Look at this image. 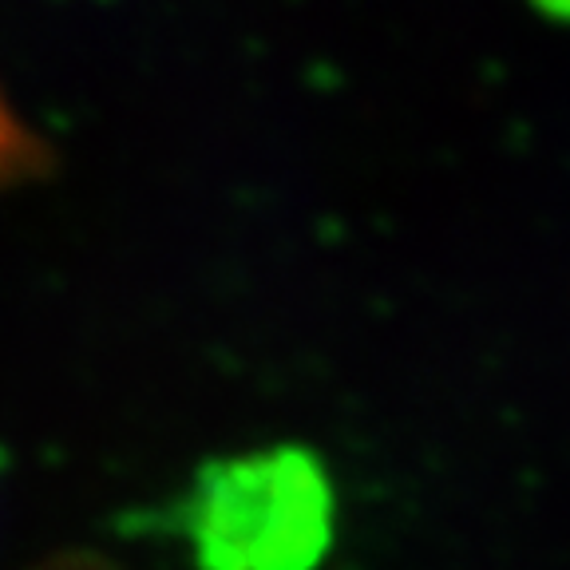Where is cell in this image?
I'll return each instance as SVG.
<instances>
[{
    "instance_id": "cell-2",
    "label": "cell",
    "mask_w": 570,
    "mask_h": 570,
    "mask_svg": "<svg viewBox=\"0 0 570 570\" xmlns=\"http://www.w3.org/2000/svg\"><path fill=\"white\" fill-rule=\"evenodd\" d=\"M40 163V147H36L32 131L17 119L9 99L0 96V183H9L17 175H28Z\"/></svg>"
},
{
    "instance_id": "cell-1",
    "label": "cell",
    "mask_w": 570,
    "mask_h": 570,
    "mask_svg": "<svg viewBox=\"0 0 570 570\" xmlns=\"http://www.w3.org/2000/svg\"><path fill=\"white\" fill-rule=\"evenodd\" d=\"M337 499L317 455L294 444L203 468L187 539L203 570H313L333 543Z\"/></svg>"
},
{
    "instance_id": "cell-3",
    "label": "cell",
    "mask_w": 570,
    "mask_h": 570,
    "mask_svg": "<svg viewBox=\"0 0 570 570\" xmlns=\"http://www.w3.org/2000/svg\"><path fill=\"white\" fill-rule=\"evenodd\" d=\"M531 4H534L539 12H547V17L567 20V24H570V0H531Z\"/></svg>"
}]
</instances>
